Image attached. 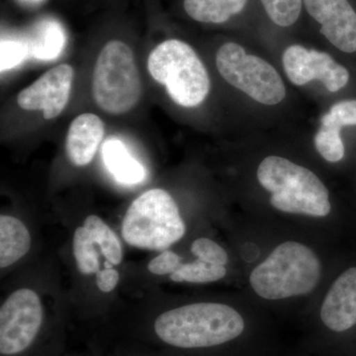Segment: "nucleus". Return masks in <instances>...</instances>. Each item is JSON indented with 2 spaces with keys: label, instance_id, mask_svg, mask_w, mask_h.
Here are the masks:
<instances>
[{
  "label": "nucleus",
  "instance_id": "15",
  "mask_svg": "<svg viewBox=\"0 0 356 356\" xmlns=\"http://www.w3.org/2000/svg\"><path fill=\"white\" fill-rule=\"evenodd\" d=\"M102 156L107 170L119 184H139L146 178L144 166L129 154L127 147L121 140H107L103 145Z\"/></svg>",
  "mask_w": 356,
  "mask_h": 356
},
{
  "label": "nucleus",
  "instance_id": "2",
  "mask_svg": "<svg viewBox=\"0 0 356 356\" xmlns=\"http://www.w3.org/2000/svg\"><path fill=\"white\" fill-rule=\"evenodd\" d=\"M259 184L271 194L274 209L316 218L327 216L332 205L327 187L313 172L288 159L269 156L257 168Z\"/></svg>",
  "mask_w": 356,
  "mask_h": 356
},
{
  "label": "nucleus",
  "instance_id": "19",
  "mask_svg": "<svg viewBox=\"0 0 356 356\" xmlns=\"http://www.w3.org/2000/svg\"><path fill=\"white\" fill-rule=\"evenodd\" d=\"M267 19L276 27L296 25L304 13V0H257Z\"/></svg>",
  "mask_w": 356,
  "mask_h": 356
},
{
  "label": "nucleus",
  "instance_id": "10",
  "mask_svg": "<svg viewBox=\"0 0 356 356\" xmlns=\"http://www.w3.org/2000/svg\"><path fill=\"white\" fill-rule=\"evenodd\" d=\"M304 11L339 51L356 53V6L353 0H304Z\"/></svg>",
  "mask_w": 356,
  "mask_h": 356
},
{
  "label": "nucleus",
  "instance_id": "21",
  "mask_svg": "<svg viewBox=\"0 0 356 356\" xmlns=\"http://www.w3.org/2000/svg\"><path fill=\"white\" fill-rule=\"evenodd\" d=\"M95 245L88 229L84 227H79L76 229L72 248L77 268L83 274L97 273L99 271V257Z\"/></svg>",
  "mask_w": 356,
  "mask_h": 356
},
{
  "label": "nucleus",
  "instance_id": "28",
  "mask_svg": "<svg viewBox=\"0 0 356 356\" xmlns=\"http://www.w3.org/2000/svg\"><path fill=\"white\" fill-rule=\"evenodd\" d=\"M34 1H39V0H34Z\"/></svg>",
  "mask_w": 356,
  "mask_h": 356
},
{
  "label": "nucleus",
  "instance_id": "24",
  "mask_svg": "<svg viewBox=\"0 0 356 356\" xmlns=\"http://www.w3.org/2000/svg\"><path fill=\"white\" fill-rule=\"evenodd\" d=\"M192 254L201 261L226 266L229 262L226 250L210 238H200L194 241L191 245Z\"/></svg>",
  "mask_w": 356,
  "mask_h": 356
},
{
  "label": "nucleus",
  "instance_id": "17",
  "mask_svg": "<svg viewBox=\"0 0 356 356\" xmlns=\"http://www.w3.org/2000/svg\"><path fill=\"white\" fill-rule=\"evenodd\" d=\"M65 44L64 30L57 22H43L33 34L29 53L38 60H50L58 58Z\"/></svg>",
  "mask_w": 356,
  "mask_h": 356
},
{
  "label": "nucleus",
  "instance_id": "26",
  "mask_svg": "<svg viewBox=\"0 0 356 356\" xmlns=\"http://www.w3.org/2000/svg\"><path fill=\"white\" fill-rule=\"evenodd\" d=\"M181 264V257L179 255L170 250H163L161 254L154 257L153 261H149L147 269L149 273L156 275H165L175 273Z\"/></svg>",
  "mask_w": 356,
  "mask_h": 356
},
{
  "label": "nucleus",
  "instance_id": "5",
  "mask_svg": "<svg viewBox=\"0 0 356 356\" xmlns=\"http://www.w3.org/2000/svg\"><path fill=\"white\" fill-rule=\"evenodd\" d=\"M186 227L175 201L163 189H151L129 206L122 236L131 247L165 250L181 240Z\"/></svg>",
  "mask_w": 356,
  "mask_h": 356
},
{
  "label": "nucleus",
  "instance_id": "22",
  "mask_svg": "<svg viewBox=\"0 0 356 356\" xmlns=\"http://www.w3.org/2000/svg\"><path fill=\"white\" fill-rule=\"evenodd\" d=\"M321 125L339 133L346 126H356V100H343L332 105L321 118Z\"/></svg>",
  "mask_w": 356,
  "mask_h": 356
},
{
  "label": "nucleus",
  "instance_id": "16",
  "mask_svg": "<svg viewBox=\"0 0 356 356\" xmlns=\"http://www.w3.org/2000/svg\"><path fill=\"white\" fill-rule=\"evenodd\" d=\"M31 236L20 220L11 216L0 217V267L13 266L29 252Z\"/></svg>",
  "mask_w": 356,
  "mask_h": 356
},
{
  "label": "nucleus",
  "instance_id": "11",
  "mask_svg": "<svg viewBox=\"0 0 356 356\" xmlns=\"http://www.w3.org/2000/svg\"><path fill=\"white\" fill-rule=\"evenodd\" d=\"M74 77L72 65H58L20 91L17 96L18 105L28 111H42L44 119L51 120L67 106Z\"/></svg>",
  "mask_w": 356,
  "mask_h": 356
},
{
  "label": "nucleus",
  "instance_id": "6",
  "mask_svg": "<svg viewBox=\"0 0 356 356\" xmlns=\"http://www.w3.org/2000/svg\"><path fill=\"white\" fill-rule=\"evenodd\" d=\"M142 83L132 49L121 40H110L96 60L92 95L103 111L128 113L139 103Z\"/></svg>",
  "mask_w": 356,
  "mask_h": 356
},
{
  "label": "nucleus",
  "instance_id": "23",
  "mask_svg": "<svg viewBox=\"0 0 356 356\" xmlns=\"http://www.w3.org/2000/svg\"><path fill=\"white\" fill-rule=\"evenodd\" d=\"M316 149L330 163H337L344 156V145L341 136L318 130L314 138Z\"/></svg>",
  "mask_w": 356,
  "mask_h": 356
},
{
  "label": "nucleus",
  "instance_id": "3",
  "mask_svg": "<svg viewBox=\"0 0 356 356\" xmlns=\"http://www.w3.org/2000/svg\"><path fill=\"white\" fill-rule=\"evenodd\" d=\"M322 277V264L310 248L297 242L281 243L250 276V286L261 298L305 296Z\"/></svg>",
  "mask_w": 356,
  "mask_h": 356
},
{
  "label": "nucleus",
  "instance_id": "27",
  "mask_svg": "<svg viewBox=\"0 0 356 356\" xmlns=\"http://www.w3.org/2000/svg\"><path fill=\"white\" fill-rule=\"evenodd\" d=\"M118 271L113 268H105L96 273V283L102 292L108 293L115 289L119 282Z\"/></svg>",
  "mask_w": 356,
  "mask_h": 356
},
{
  "label": "nucleus",
  "instance_id": "1",
  "mask_svg": "<svg viewBox=\"0 0 356 356\" xmlns=\"http://www.w3.org/2000/svg\"><path fill=\"white\" fill-rule=\"evenodd\" d=\"M245 321L236 309L219 303H195L161 314L154 331L161 341L180 348L221 346L243 334Z\"/></svg>",
  "mask_w": 356,
  "mask_h": 356
},
{
  "label": "nucleus",
  "instance_id": "4",
  "mask_svg": "<svg viewBox=\"0 0 356 356\" xmlns=\"http://www.w3.org/2000/svg\"><path fill=\"white\" fill-rule=\"evenodd\" d=\"M147 69L179 106H198L209 95L211 81L205 65L191 44L181 40L168 39L158 44L149 54Z\"/></svg>",
  "mask_w": 356,
  "mask_h": 356
},
{
  "label": "nucleus",
  "instance_id": "7",
  "mask_svg": "<svg viewBox=\"0 0 356 356\" xmlns=\"http://www.w3.org/2000/svg\"><path fill=\"white\" fill-rule=\"evenodd\" d=\"M216 65L227 83L254 102L273 106L286 97V88L280 72L264 58L248 54L241 44H222L218 49Z\"/></svg>",
  "mask_w": 356,
  "mask_h": 356
},
{
  "label": "nucleus",
  "instance_id": "12",
  "mask_svg": "<svg viewBox=\"0 0 356 356\" xmlns=\"http://www.w3.org/2000/svg\"><path fill=\"white\" fill-rule=\"evenodd\" d=\"M321 320L332 331H348L356 325V267L332 283L321 308Z\"/></svg>",
  "mask_w": 356,
  "mask_h": 356
},
{
  "label": "nucleus",
  "instance_id": "18",
  "mask_svg": "<svg viewBox=\"0 0 356 356\" xmlns=\"http://www.w3.org/2000/svg\"><path fill=\"white\" fill-rule=\"evenodd\" d=\"M83 227L90 235L93 243L98 245L107 261L118 266L123 259L120 241L113 231L96 215H90L84 220Z\"/></svg>",
  "mask_w": 356,
  "mask_h": 356
},
{
  "label": "nucleus",
  "instance_id": "25",
  "mask_svg": "<svg viewBox=\"0 0 356 356\" xmlns=\"http://www.w3.org/2000/svg\"><path fill=\"white\" fill-rule=\"evenodd\" d=\"M1 56H0V70L1 72L13 69L20 65L29 54L27 44L18 41H1Z\"/></svg>",
  "mask_w": 356,
  "mask_h": 356
},
{
  "label": "nucleus",
  "instance_id": "9",
  "mask_svg": "<svg viewBox=\"0 0 356 356\" xmlns=\"http://www.w3.org/2000/svg\"><path fill=\"white\" fill-rule=\"evenodd\" d=\"M282 64L288 79L297 86L321 81L330 92H337L350 81V72L325 51L307 49L302 44L288 46Z\"/></svg>",
  "mask_w": 356,
  "mask_h": 356
},
{
  "label": "nucleus",
  "instance_id": "8",
  "mask_svg": "<svg viewBox=\"0 0 356 356\" xmlns=\"http://www.w3.org/2000/svg\"><path fill=\"white\" fill-rule=\"evenodd\" d=\"M43 323V307L36 292H13L0 309V353L14 355L27 350Z\"/></svg>",
  "mask_w": 356,
  "mask_h": 356
},
{
  "label": "nucleus",
  "instance_id": "20",
  "mask_svg": "<svg viewBox=\"0 0 356 356\" xmlns=\"http://www.w3.org/2000/svg\"><path fill=\"white\" fill-rule=\"evenodd\" d=\"M227 274L226 266H218L197 259L191 264L178 267L175 273L170 274V280L175 282L209 283L222 280Z\"/></svg>",
  "mask_w": 356,
  "mask_h": 356
},
{
  "label": "nucleus",
  "instance_id": "14",
  "mask_svg": "<svg viewBox=\"0 0 356 356\" xmlns=\"http://www.w3.org/2000/svg\"><path fill=\"white\" fill-rule=\"evenodd\" d=\"M252 0H181L185 15L205 25H225L243 15Z\"/></svg>",
  "mask_w": 356,
  "mask_h": 356
},
{
  "label": "nucleus",
  "instance_id": "13",
  "mask_svg": "<svg viewBox=\"0 0 356 356\" xmlns=\"http://www.w3.org/2000/svg\"><path fill=\"white\" fill-rule=\"evenodd\" d=\"M105 134V125L97 115H79L70 123L65 140V153L76 166L88 165L95 158Z\"/></svg>",
  "mask_w": 356,
  "mask_h": 356
}]
</instances>
